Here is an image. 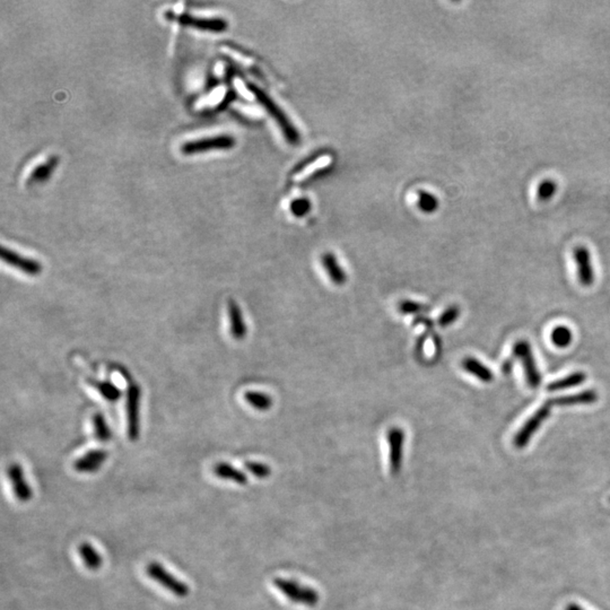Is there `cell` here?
Returning a JSON list of instances; mask_svg holds the SVG:
<instances>
[{
  "label": "cell",
  "instance_id": "obj_1",
  "mask_svg": "<svg viewBox=\"0 0 610 610\" xmlns=\"http://www.w3.org/2000/svg\"><path fill=\"white\" fill-rule=\"evenodd\" d=\"M274 585L278 591H280L289 602L299 604V605L306 606V607H316L319 602L320 597L318 591L301 585L294 580H286L283 577H276L274 580Z\"/></svg>",
  "mask_w": 610,
  "mask_h": 610
},
{
  "label": "cell",
  "instance_id": "obj_2",
  "mask_svg": "<svg viewBox=\"0 0 610 610\" xmlns=\"http://www.w3.org/2000/svg\"><path fill=\"white\" fill-rule=\"evenodd\" d=\"M146 573L151 580H154L155 582L162 585L163 588L170 591L178 598H185L190 592V588L187 583L174 577L173 574L170 573L160 563H149L146 568Z\"/></svg>",
  "mask_w": 610,
  "mask_h": 610
},
{
  "label": "cell",
  "instance_id": "obj_3",
  "mask_svg": "<svg viewBox=\"0 0 610 610\" xmlns=\"http://www.w3.org/2000/svg\"><path fill=\"white\" fill-rule=\"evenodd\" d=\"M249 90L251 91L252 94L257 98L258 101L260 102L263 107L266 108L269 115H272V118L277 121L278 125H280V128L283 130L284 134H285V137L287 138V140L291 142V143L297 144V142H299V138H300L299 137V134H297V129L294 128V126L292 125L291 121H289V119H287V117L284 115L283 111H282V110L276 105V103L272 101V98H269L266 93L261 91L259 87L255 86V85L250 84Z\"/></svg>",
  "mask_w": 610,
  "mask_h": 610
},
{
  "label": "cell",
  "instance_id": "obj_4",
  "mask_svg": "<svg viewBox=\"0 0 610 610\" xmlns=\"http://www.w3.org/2000/svg\"><path fill=\"white\" fill-rule=\"evenodd\" d=\"M140 401L142 389L137 384H129L127 390V434L132 442H136L140 435Z\"/></svg>",
  "mask_w": 610,
  "mask_h": 610
},
{
  "label": "cell",
  "instance_id": "obj_5",
  "mask_svg": "<svg viewBox=\"0 0 610 610\" xmlns=\"http://www.w3.org/2000/svg\"><path fill=\"white\" fill-rule=\"evenodd\" d=\"M551 401H547L543 403L541 408L538 409L535 414L532 415L529 420H526L524 425L519 430L518 433L515 434L513 443L518 449L524 448L529 443L531 437L535 435L536 432L541 428V426L545 423V420L549 418L551 408H553Z\"/></svg>",
  "mask_w": 610,
  "mask_h": 610
},
{
  "label": "cell",
  "instance_id": "obj_6",
  "mask_svg": "<svg viewBox=\"0 0 610 610\" xmlns=\"http://www.w3.org/2000/svg\"><path fill=\"white\" fill-rule=\"evenodd\" d=\"M513 354L517 359H520L521 364L524 367V374H526V382L531 388H538L541 382V373L538 371L536 365L535 357L532 354L529 343L524 340H519L515 343L513 347Z\"/></svg>",
  "mask_w": 610,
  "mask_h": 610
},
{
  "label": "cell",
  "instance_id": "obj_7",
  "mask_svg": "<svg viewBox=\"0 0 610 610\" xmlns=\"http://www.w3.org/2000/svg\"><path fill=\"white\" fill-rule=\"evenodd\" d=\"M168 20L177 21L183 25L190 26V28H198L202 31L215 32L221 33L227 28L226 21L219 17H197L189 14H174L171 11L166 13Z\"/></svg>",
  "mask_w": 610,
  "mask_h": 610
},
{
  "label": "cell",
  "instance_id": "obj_8",
  "mask_svg": "<svg viewBox=\"0 0 610 610\" xmlns=\"http://www.w3.org/2000/svg\"><path fill=\"white\" fill-rule=\"evenodd\" d=\"M236 144L234 138L229 134H219L215 137L202 138V139L191 140L183 144L181 151L185 154H196L207 151H221V149H230Z\"/></svg>",
  "mask_w": 610,
  "mask_h": 610
},
{
  "label": "cell",
  "instance_id": "obj_9",
  "mask_svg": "<svg viewBox=\"0 0 610 610\" xmlns=\"http://www.w3.org/2000/svg\"><path fill=\"white\" fill-rule=\"evenodd\" d=\"M405 432L403 428H390L386 432V442L389 448V466L392 475L401 473L403 459V445H405Z\"/></svg>",
  "mask_w": 610,
  "mask_h": 610
},
{
  "label": "cell",
  "instance_id": "obj_10",
  "mask_svg": "<svg viewBox=\"0 0 610 610\" xmlns=\"http://www.w3.org/2000/svg\"><path fill=\"white\" fill-rule=\"evenodd\" d=\"M0 257L9 266L14 267V268L18 269L21 272L28 275V276H32V277H37L42 272L43 267L39 261L34 260L31 258L23 257L20 253L7 249L5 246L1 248Z\"/></svg>",
  "mask_w": 610,
  "mask_h": 610
},
{
  "label": "cell",
  "instance_id": "obj_11",
  "mask_svg": "<svg viewBox=\"0 0 610 610\" xmlns=\"http://www.w3.org/2000/svg\"><path fill=\"white\" fill-rule=\"evenodd\" d=\"M7 476L11 484L15 497L21 503H28L33 497V490L26 482L25 475L20 464H11L7 468Z\"/></svg>",
  "mask_w": 610,
  "mask_h": 610
},
{
  "label": "cell",
  "instance_id": "obj_12",
  "mask_svg": "<svg viewBox=\"0 0 610 610\" xmlns=\"http://www.w3.org/2000/svg\"><path fill=\"white\" fill-rule=\"evenodd\" d=\"M108 456H109L108 451L103 449H94L76 460L74 462V469L81 473H96L104 465V462L107 461Z\"/></svg>",
  "mask_w": 610,
  "mask_h": 610
},
{
  "label": "cell",
  "instance_id": "obj_13",
  "mask_svg": "<svg viewBox=\"0 0 610 610\" xmlns=\"http://www.w3.org/2000/svg\"><path fill=\"white\" fill-rule=\"evenodd\" d=\"M573 255L574 260L577 263L580 283L583 286L592 285L594 275L592 263H591L590 251L585 246H577L574 249Z\"/></svg>",
  "mask_w": 610,
  "mask_h": 610
},
{
  "label": "cell",
  "instance_id": "obj_14",
  "mask_svg": "<svg viewBox=\"0 0 610 610\" xmlns=\"http://www.w3.org/2000/svg\"><path fill=\"white\" fill-rule=\"evenodd\" d=\"M229 316H230L231 335L236 340H243L248 333L246 320L240 305L234 300L229 301Z\"/></svg>",
  "mask_w": 610,
  "mask_h": 610
},
{
  "label": "cell",
  "instance_id": "obj_15",
  "mask_svg": "<svg viewBox=\"0 0 610 610\" xmlns=\"http://www.w3.org/2000/svg\"><path fill=\"white\" fill-rule=\"evenodd\" d=\"M321 263L333 284L336 286H343L346 284L347 274L345 272V269H343V267L339 265L336 255H333L331 252H326L321 257Z\"/></svg>",
  "mask_w": 610,
  "mask_h": 610
},
{
  "label": "cell",
  "instance_id": "obj_16",
  "mask_svg": "<svg viewBox=\"0 0 610 610\" xmlns=\"http://www.w3.org/2000/svg\"><path fill=\"white\" fill-rule=\"evenodd\" d=\"M598 401V395L594 390H587V391L579 392L574 395L563 396V397H556L554 399H551V403L553 406H577V405H590Z\"/></svg>",
  "mask_w": 610,
  "mask_h": 610
},
{
  "label": "cell",
  "instance_id": "obj_17",
  "mask_svg": "<svg viewBox=\"0 0 610 610\" xmlns=\"http://www.w3.org/2000/svg\"><path fill=\"white\" fill-rule=\"evenodd\" d=\"M213 471L216 477L224 479V480H231V482L238 485H246L248 483V477L243 471L233 467L232 465L226 464V462H219L217 465L214 466Z\"/></svg>",
  "mask_w": 610,
  "mask_h": 610
},
{
  "label": "cell",
  "instance_id": "obj_18",
  "mask_svg": "<svg viewBox=\"0 0 610 610\" xmlns=\"http://www.w3.org/2000/svg\"><path fill=\"white\" fill-rule=\"evenodd\" d=\"M79 554L90 571H98L103 565V557L90 543H81Z\"/></svg>",
  "mask_w": 610,
  "mask_h": 610
},
{
  "label": "cell",
  "instance_id": "obj_19",
  "mask_svg": "<svg viewBox=\"0 0 610 610\" xmlns=\"http://www.w3.org/2000/svg\"><path fill=\"white\" fill-rule=\"evenodd\" d=\"M462 367L468 373H471V374L476 376L478 380L485 382V384L492 382L493 378H494L492 371L488 367H485L482 362H479L478 359H475V357H466L462 361Z\"/></svg>",
  "mask_w": 610,
  "mask_h": 610
},
{
  "label": "cell",
  "instance_id": "obj_20",
  "mask_svg": "<svg viewBox=\"0 0 610 610\" xmlns=\"http://www.w3.org/2000/svg\"><path fill=\"white\" fill-rule=\"evenodd\" d=\"M587 379V375L583 372H574L572 374L568 375L565 378L560 379V380L554 381L547 386V390L549 392L560 391V390L568 389V388H574V386H581Z\"/></svg>",
  "mask_w": 610,
  "mask_h": 610
},
{
  "label": "cell",
  "instance_id": "obj_21",
  "mask_svg": "<svg viewBox=\"0 0 610 610\" xmlns=\"http://www.w3.org/2000/svg\"><path fill=\"white\" fill-rule=\"evenodd\" d=\"M244 399H246V403H249L252 408L257 409L259 412H267V410L272 408V403H274L272 398L265 393V392H246Z\"/></svg>",
  "mask_w": 610,
  "mask_h": 610
},
{
  "label": "cell",
  "instance_id": "obj_22",
  "mask_svg": "<svg viewBox=\"0 0 610 610\" xmlns=\"http://www.w3.org/2000/svg\"><path fill=\"white\" fill-rule=\"evenodd\" d=\"M90 384L109 403L118 401L121 396H122V391L119 389L118 386L113 384V382H110V381H91Z\"/></svg>",
  "mask_w": 610,
  "mask_h": 610
},
{
  "label": "cell",
  "instance_id": "obj_23",
  "mask_svg": "<svg viewBox=\"0 0 610 610\" xmlns=\"http://www.w3.org/2000/svg\"><path fill=\"white\" fill-rule=\"evenodd\" d=\"M93 425H94V434L100 442H109L113 439V432L108 425L107 420L101 413H96L93 418Z\"/></svg>",
  "mask_w": 610,
  "mask_h": 610
},
{
  "label": "cell",
  "instance_id": "obj_24",
  "mask_svg": "<svg viewBox=\"0 0 610 610\" xmlns=\"http://www.w3.org/2000/svg\"><path fill=\"white\" fill-rule=\"evenodd\" d=\"M573 335L568 327L560 326L551 331V342L556 347L566 348L571 345Z\"/></svg>",
  "mask_w": 610,
  "mask_h": 610
},
{
  "label": "cell",
  "instance_id": "obj_25",
  "mask_svg": "<svg viewBox=\"0 0 610 610\" xmlns=\"http://www.w3.org/2000/svg\"><path fill=\"white\" fill-rule=\"evenodd\" d=\"M329 162H330V157H320L318 160L312 162V164H309V166H304L299 173H297V175L294 177L295 181L299 183V181H302V180L306 179V178L310 177L311 174H313L316 170L318 171L320 168H325L326 166L329 164Z\"/></svg>",
  "mask_w": 610,
  "mask_h": 610
},
{
  "label": "cell",
  "instance_id": "obj_26",
  "mask_svg": "<svg viewBox=\"0 0 610 610\" xmlns=\"http://www.w3.org/2000/svg\"><path fill=\"white\" fill-rule=\"evenodd\" d=\"M57 162H58V159H57V157H51L48 162L45 163L42 166H38V168L34 170L33 173H32V181H38V183H40V181L48 179L52 170L56 168Z\"/></svg>",
  "mask_w": 610,
  "mask_h": 610
},
{
  "label": "cell",
  "instance_id": "obj_27",
  "mask_svg": "<svg viewBox=\"0 0 610 610\" xmlns=\"http://www.w3.org/2000/svg\"><path fill=\"white\" fill-rule=\"evenodd\" d=\"M557 185L553 180H543L541 185H538L537 197L541 202H548L549 199L554 197L556 193Z\"/></svg>",
  "mask_w": 610,
  "mask_h": 610
},
{
  "label": "cell",
  "instance_id": "obj_28",
  "mask_svg": "<svg viewBox=\"0 0 610 610\" xmlns=\"http://www.w3.org/2000/svg\"><path fill=\"white\" fill-rule=\"evenodd\" d=\"M460 316V309L458 305H451L447 310L439 316V327L447 328L452 325L458 320Z\"/></svg>",
  "mask_w": 610,
  "mask_h": 610
},
{
  "label": "cell",
  "instance_id": "obj_29",
  "mask_svg": "<svg viewBox=\"0 0 610 610\" xmlns=\"http://www.w3.org/2000/svg\"><path fill=\"white\" fill-rule=\"evenodd\" d=\"M246 471L251 473L257 478H267L272 473L270 467L266 464H263V462L248 461L246 462Z\"/></svg>",
  "mask_w": 610,
  "mask_h": 610
},
{
  "label": "cell",
  "instance_id": "obj_30",
  "mask_svg": "<svg viewBox=\"0 0 610 610\" xmlns=\"http://www.w3.org/2000/svg\"><path fill=\"white\" fill-rule=\"evenodd\" d=\"M399 311L403 314H420L425 313L428 311L427 306L420 303L414 302V301H403L399 304Z\"/></svg>",
  "mask_w": 610,
  "mask_h": 610
},
{
  "label": "cell",
  "instance_id": "obj_31",
  "mask_svg": "<svg viewBox=\"0 0 610 610\" xmlns=\"http://www.w3.org/2000/svg\"><path fill=\"white\" fill-rule=\"evenodd\" d=\"M420 209L425 212V213H432V212L437 209V198L432 196V195H430V193H422V195H420Z\"/></svg>",
  "mask_w": 610,
  "mask_h": 610
},
{
  "label": "cell",
  "instance_id": "obj_32",
  "mask_svg": "<svg viewBox=\"0 0 610 610\" xmlns=\"http://www.w3.org/2000/svg\"><path fill=\"white\" fill-rule=\"evenodd\" d=\"M310 210V204L305 199H300L292 205V212L297 216H303Z\"/></svg>",
  "mask_w": 610,
  "mask_h": 610
},
{
  "label": "cell",
  "instance_id": "obj_33",
  "mask_svg": "<svg viewBox=\"0 0 610 610\" xmlns=\"http://www.w3.org/2000/svg\"><path fill=\"white\" fill-rule=\"evenodd\" d=\"M566 610H583L582 608L580 607V606L575 605V604H571V605H568Z\"/></svg>",
  "mask_w": 610,
  "mask_h": 610
}]
</instances>
